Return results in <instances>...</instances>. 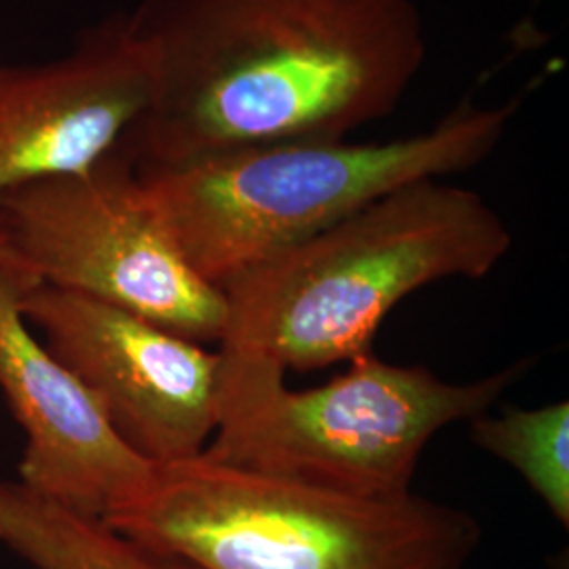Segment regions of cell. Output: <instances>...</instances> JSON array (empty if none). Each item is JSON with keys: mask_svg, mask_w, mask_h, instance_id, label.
I'll return each mask as SVG.
<instances>
[{"mask_svg": "<svg viewBox=\"0 0 569 569\" xmlns=\"http://www.w3.org/2000/svg\"><path fill=\"white\" fill-rule=\"evenodd\" d=\"M519 108L521 98L496 108L467 102L392 142L268 143L136 171L183 260L222 289L388 192L483 163Z\"/></svg>", "mask_w": 569, "mask_h": 569, "instance_id": "3", "label": "cell"}, {"mask_svg": "<svg viewBox=\"0 0 569 569\" xmlns=\"http://www.w3.org/2000/svg\"><path fill=\"white\" fill-rule=\"evenodd\" d=\"M21 315L152 465L201 456L222 409L224 357L102 300L32 284Z\"/></svg>", "mask_w": 569, "mask_h": 569, "instance_id": "7", "label": "cell"}, {"mask_svg": "<svg viewBox=\"0 0 569 569\" xmlns=\"http://www.w3.org/2000/svg\"><path fill=\"white\" fill-rule=\"evenodd\" d=\"M152 98V58L133 16L84 30L72 51L0 63V197L110 154Z\"/></svg>", "mask_w": 569, "mask_h": 569, "instance_id": "8", "label": "cell"}, {"mask_svg": "<svg viewBox=\"0 0 569 569\" xmlns=\"http://www.w3.org/2000/svg\"><path fill=\"white\" fill-rule=\"evenodd\" d=\"M0 542L34 569H190L20 481H0Z\"/></svg>", "mask_w": 569, "mask_h": 569, "instance_id": "10", "label": "cell"}, {"mask_svg": "<svg viewBox=\"0 0 569 569\" xmlns=\"http://www.w3.org/2000/svg\"><path fill=\"white\" fill-rule=\"evenodd\" d=\"M475 446L515 468L552 517L569 526V403L505 407L470 420Z\"/></svg>", "mask_w": 569, "mask_h": 569, "instance_id": "11", "label": "cell"}, {"mask_svg": "<svg viewBox=\"0 0 569 569\" xmlns=\"http://www.w3.org/2000/svg\"><path fill=\"white\" fill-rule=\"evenodd\" d=\"M0 239L41 283L119 306L199 345L222 340L224 291L183 260L122 143L82 173L7 190Z\"/></svg>", "mask_w": 569, "mask_h": 569, "instance_id": "6", "label": "cell"}, {"mask_svg": "<svg viewBox=\"0 0 569 569\" xmlns=\"http://www.w3.org/2000/svg\"><path fill=\"white\" fill-rule=\"evenodd\" d=\"M510 244L481 194L443 180L407 183L228 281L220 350L283 371L348 363L373 350L407 296L483 279Z\"/></svg>", "mask_w": 569, "mask_h": 569, "instance_id": "2", "label": "cell"}, {"mask_svg": "<svg viewBox=\"0 0 569 569\" xmlns=\"http://www.w3.org/2000/svg\"><path fill=\"white\" fill-rule=\"evenodd\" d=\"M131 16L152 98L121 143L142 164L346 140L427 58L413 0H143Z\"/></svg>", "mask_w": 569, "mask_h": 569, "instance_id": "1", "label": "cell"}, {"mask_svg": "<svg viewBox=\"0 0 569 569\" xmlns=\"http://www.w3.org/2000/svg\"><path fill=\"white\" fill-rule=\"evenodd\" d=\"M222 357L220 422L204 456L361 498L409 493L432 437L491 411L533 366L523 357L486 378L448 382L428 367L392 366L369 350L323 387L289 390L281 367Z\"/></svg>", "mask_w": 569, "mask_h": 569, "instance_id": "5", "label": "cell"}, {"mask_svg": "<svg viewBox=\"0 0 569 569\" xmlns=\"http://www.w3.org/2000/svg\"><path fill=\"white\" fill-rule=\"evenodd\" d=\"M103 523L190 569H467L481 526L409 491L361 498L228 467L154 465Z\"/></svg>", "mask_w": 569, "mask_h": 569, "instance_id": "4", "label": "cell"}, {"mask_svg": "<svg viewBox=\"0 0 569 569\" xmlns=\"http://www.w3.org/2000/svg\"><path fill=\"white\" fill-rule=\"evenodd\" d=\"M34 270L0 239V390L26 430L20 483L103 521L146 486L154 465L129 448L77 376L21 315Z\"/></svg>", "mask_w": 569, "mask_h": 569, "instance_id": "9", "label": "cell"}]
</instances>
